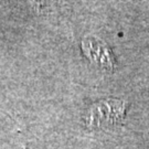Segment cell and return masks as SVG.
<instances>
[{"label":"cell","mask_w":149,"mask_h":149,"mask_svg":"<svg viewBox=\"0 0 149 149\" xmlns=\"http://www.w3.org/2000/svg\"><path fill=\"white\" fill-rule=\"evenodd\" d=\"M126 103L123 101H107L97 104L90 109V117L87 122L90 125L101 124L102 122L116 123L124 118Z\"/></svg>","instance_id":"cell-1"}]
</instances>
